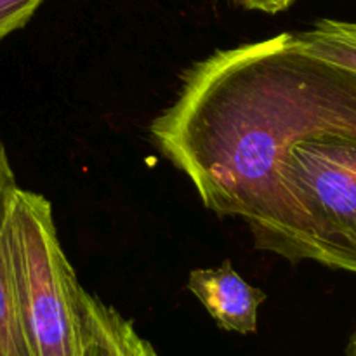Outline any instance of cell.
<instances>
[{
	"label": "cell",
	"mask_w": 356,
	"mask_h": 356,
	"mask_svg": "<svg viewBox=\"0 0 356 356\" xmlns=\"http://www.w3.org/2000/svg\"><path fill=\"white\" fill-rule=\"evenodd\" d=\"M346 356H356V329H355V332L351 334L350 343H348Z\"/></svg>",
	"instance_id": "8fae6325"
},
{
	"label": "cell",
	"mask_w": 356,
	"mask_h": 356,
	"mask_svg": "<svg viewBox=\"0 0 356 356\" xmlns=\"http://www.w3.org/2000/svg\"><path fill=\"white\" fill-rule=\"evenodd\" d=\"M240 6L250 10H261L266 14H278L289 9L296 0H235Z\"/></svg>",
	"instance_id": "9c48e42d"
},
{
	"label": "cell",
	"mask_w": 356,
	"mask_h": 356,
	"mask_svg": "<svg viewBox=\"0 0 356 356\" xmlns=\"http://www.w3.org/2000/svg\"><path fill=\"white\" fill-rule=\"evenodd\" d=\"M10 270L31 356H80V285L44 195L17 188L7 226Z\"/></svg>",
	"instance_id": "3957f363"
},
{
	"label": "cell",
	"mask_w": 356,
	"mask_h": 356,
	"mask_svg": "<svg viewBox=\"0 0 356 356\" xmlns=\"http://www.w3.org/2000/svg\"><path fill=\"white\" fill-rule=\"evenodd\" d=\"M44 0H0V42L31 19Z\"/></svg>",
	"instance_id": "ba28073f"
},
{
	"label": "cell",
	"mask_w": 356,
	"mask_h": 356,
	"mask_svg": "<svg viewBox=\"0 0 356 356\" xmlns=\"http://www.w3.org/2000/svg\"><path fill=\"white\" fill-rule=\"evenodd\" d=\"M245 222L256 249L356 273V138L316 134L296 143Z\"/></svg>",
	"instance_id": "7a4b0ae2"
},
{
	"label": "cell",
	"mask_w": 356,
	"mask_h": 356,
	"mask_svg": "<svg viewBox=\"0 0 356 356\" xmlns=\"http://www.w3.org/2000/svg\"><path fill=\"white\" fill-rule=\"evenodd\" d=\"M291 33L296 45L306 54L356 73V21L325 17L308 30Z\"/></svg>",
	"instance_id": "52a82bcc"
},
{
	"label": "cell",
	"mask_w": 356,
	"mask_h": 356,
	"mask_svg": "<svg viewBox=\"0 0 356 356\" xmlns=\"http://www.w3.org/2000/svg\"><path fill=\"white\" fill-rule=\"evenodd\" d=\"M132 356H159V355H156L155 348L152 346L149 341L143 339V337L136 332L134 339H132Z\"/></svg>",
	"instance_id": "30bf717a"
},
{
	"label": "cell",
	"mask_w": 356,
	"mask_h": 356,
	"mask_svg": "<svg viewBox=\"0 0 356 356\" xmlns=\"http://www.w3.org/2000/svg\"><path fill=\"white\" fill-rule=\"evenodd\" d=\"M316 134L356 138V73L306 54L291 31L193 63L149 124L205 209L242 221L282 156Z\"/></svg>",
	"instance_id": "6da1fadb"
},
{
	"label": "cell",
	"mask_w": 356,
	"mask_h": 356,
	"mask_svg": "<svg viewBox=\"0 0 356 356\" xmlns=\"http://www.w3.org/2000/svg\"><path fill=\"white\" fill-rule=\"evenodd\" d=\"M80 356H132L136 329L113 306L80 289Z\"/></svg>",
	"instance_id": "8992f818"
},
{
	"label": "cell",
	"mask_w": 356,
	"mask_h": 356,
	"mask_svg": "<svg viewBox=\"0 0 356 356\" xmlns=\"http://www.w3.org/2000/svg\"><path fill=\"white\" fill-rule=\"evenodd\" d=\"M17 188L6 145L0 138V356H31L17 309L7 242L9 212Z\"/></svg>",
	"instance_id": "5b68a950"
},
{
	"label": "cell",
	"mask_w": 356,
	"mask_h": 356,
	"mask_svg": "<svg viewBox=\"0 0 356 356\" xmlns=\"http://www.w3.org/2000/svg\"><path fill=\"white\" fill-rule=\"evenodd\" d=\"M188 291L207 309L219 329L242 336L257 330V313L266 301V294L247 284L229 259L218 268L190 271Z\"/></svg>",
	"instance_id": "277c9868"
}]
</instances>
